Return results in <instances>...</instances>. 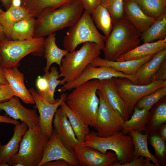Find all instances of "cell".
<instances>
[{"label":"cell","instance_id":"1","mask_svg":"<svg viewBox=\"0 0 166 166\" xmlns=\"http://www.w3.org/2000/svg\"><path fill=\"white\" fill-rule=\"evenodd\" d=\"M84 9L80 0L43 13L36 18L33 38L44 37L74 24Z\"/></svg>","mask_w":166,"mask_h":166},{"label":"cell","instance_id":"2","mask_svg":"<svg viewBox=\"0 0 166 166\" xmlns=\"http://www.w3.org/2000/svg\"><path fill=\"white\" fill-rule=\"evenodd\" d=\"M99 80L86 82L73 89L67 96L65 103L81 119L89 126H95L99 104L97 93Z\"/></svg>","mask_w":166,"mask_h":166},{"label":"cell","instance_id":"3","mask_svg":"<svg viewBox=\"0 0 166 166\" xmlns=\"http://www.w3.org/2000/svg\"><path fill=\"white\" fill-rule=\"evenodd\" d=\"M141 33L125 17L113 25L109 35L105 37L103 50L104 58L112 61L117 59L140 45Z\"/></svg>","mask_w":166,"mask_h":166},{"label":"cell","instance_id":"4","mask_svg":"<svg viewBox=\"0 0 166 166\" xmlns=\"http://www.w3.org/2000/svg\"><path fill=\"white\" fill-rule=\"evenodd\" d=\"M102 48L96 43H83L77 51L69 52L63 58L60 67L59 77H63L60 84L71 82L77 78L94 58L99 56Z\"/></svg>","mask_w":166,"mask_h":166},{"label":"cell","instance_id":"5","mask_svg":"<svg viewBox=\"0 0 166 166\" xmlns=\"http://www.w3.org/2000/svg\"><path fill=\"white\" fill-rule=\"evenodd\" d=\"M81 146L91 147L104 154L108 150L112 151L116 154L118 162L120 164L128 163L133 159L134 147L132 137L121 132L101 137L92 130L86 136Z\"/></svg>","mask_w":166,"mask_h":166},{"label":"cell","instance_id":"6","mask_svg":"<svg viewBox=\"0 0 166 166\" xmlns=\"http://www.w3.org/2000/svg\"><path fill=\"white\" fill-rule=\"evenodd\" d=\"M49 139L38 124L28 128L23 136L18 153L9 161V166H38L44 147Z\"/></svg>","mask_w":166,"mask_h":166},{"label":"cell","instance_id":"7","mask_svg":"<svg viewBox=\"0 0 166 166\" xmlns=\"http://www.w3.org/2000/svg\"><path fill=\"white\" fill-rule=\"evenodd\" d=\"M45 38H33L24 40H13L6 38L0 42L1 65L3 68L18 67L20 60L32 53L42 56L44 53Z\"/></svg>","mask_w":166,"mask_h":166},{"label":"cell","instance_id":"8","mask_svg":"<svg viewBox=\"0 0 166 166\" xmlns=\"http://www.w3.org/2000/svg\"><path fill=\"white\" fill-rule=\"evenodd\" d=\"M105 38L98 30L91 14L84 10L79 18L69 27L64 37L63 45L65 49L72 52L75 50L80 44L90 42L98 45L102 51Z\"/></svg>","mask_w":166,"mask_h":166},{"label":"cell","instance_id":"9","mask_svg":"<svg viewBox=\"0 0 166 166\" xmlns=\"http://www.w3.org/2000/svg\"><path fill=\"white\" fill-rule=\"evenodd\" d=\"M113 79L129 116L133 113L134 107L140 98L159 88L166 86V80L153 82L145 85H138L133 83L126 78L114 77Z\"/></svg>","mask_w":166,"mask_h":166},{"label":"cell","instance_id":"10","mask_svg":"<svg viewBox=\"0 0 166 166\" xmlns=\"http://www.w3.org/2000/svg\"><path fill=\"white\" fill-rule=\"evenodd\" d=\"M97 93L99 104L93 128L97 135L106 137L122 131L124 121L120 114L112 107L102 93L97 90Z\"/></svg>","mask_w":166,"mask_h":166},{"label":"cell","instance_id":"11","mask_svg":"<svg viewBox=\"0 0 166 166\" xmlns=\"http://www.w3.org/2000/svg\"><path fill=\"white\" fill-rule=\"evenodd\" d=\"M114 77L128 78L136 84V80L134 75H127L117 71L109 67H95L90 64L88 65L80 75L73 81L66 83L58 90L62 93L71 91L76 87L89 81L97 79L101 81Z\"/></svg>","mask_w":166,"mask_h":166},{"label":"cell","instance_id":"12","mask_svg":"<svg viewBox=\"0 0 166 166\" xmlns=\"http://www.w3.org/2000/svg\"><path fill=\"white\" fill-rule=\"evenodd\" d=\"M29 90L34 99L36 104L35 106L39 113L38 125L42 132L49 139L53 132V121L54 115L58 107L63 103L65 102L67 93H61L58 101L52 104L42 97L34 88H31Z\"/></svg>","mask_w":166,"mask_h":166},{"label":"cell","instance_id":"13","mask_svg":"<svg viewBox=\"0 0 166 166\" xmlns=\"http://www.w3.org/2000/svg\"><path fill=\"white\" fill-rule=\"evenodd\" d=\"M58 160H65L70 166H80L73 152L64 145L53 129L51 137L44 147L42 158L38 166H42L46 162Z\"/></svg>","mask_w":166,"mask_h":166},{"label":"cell","instance_id":"14","mask_svg":"<svg viewBox=\"0 0 166 166\" xmlns=\"http://www.w3.org/2000/svg\"><path fill=\"white\" fill-rule=\"evenodd\" d=\"M36 107L33 109L27 108L20 102L19 98L14 96L9 100L0 103V111H4L12 118L25 123L28 128H33L38 124L39 118Z\"/></svg>","mask_w":166,"mask_h":166},{"label":"cell","instance_id":"15","mask_svg":"<svg viewBox=\"0 0 166 166\" xmlns=\"http://www.w3.org/2000/svg\"><path fill=\"white\" fill-rule=\"evenodd\" d=\"M80 165L82 166H112L118 162L117 156L113 151L104 154L88 146H81L73 151Z\"/></svg>","mask_w":166,"mask_h":166},{"label":"cell","instance_id":"16","mask_svg":"<svg viewBox=\"0 0 166 166\" xmlns=\"http://www.w3.org/2000/svg\"><path fill=\"white\" fill-rule=\"evenodd\" d=\"M53 123V129L68 149L73 152L79 147L77 139L68 117L60 107L54 115Z\"/></svg>","mask_w":166,"mask_h":166},{"label":"cell","instance_id":"17","mask_svg":"<svg viewBox=\"0 0 166 166\" xmlns=\"http://www.w3.org/2000/svg\"><path fill=\"white\" fill-rule=\"evenodd\" d=\"M4 70L6 79L14 96L21 99L25 104H35L31 94L25 86L24 75L18 67L4 68Z\"/></svg>","mask_w":166,"mask_h":166},{"label":"cell","instance_id":"18","mask_svg":"<svg viewBox=\"0 0 166 166\" xmlns=\"http://www.w3.org/2000/svg\"><path fill=\"white\" fill-rule=\"evenodd\" d=\"M123 8L125 17L140 33L147 30L155 20L146 14L135 0H124Z\"/></svg>","mask_w":166,"mask_h":166},{"label":"cell","instance_id":"19","mask_svg":"<svg viewBox=\"0 0 166 166\" xmlns=\"http://www.w3.org/2000/svg\"><path fill=\"white\" fill-rule=\"evenodd\" d=\"M154 55H150L137 60L121 61L108 60L99 56L93 60L90 64L95 67H110L125 75L132 76L135 74L143 64L151 59Z\"/></svg>","mask_w":166,"mask_h":166},{"label":"cell","instance_id":"20","mask_svg":"<svg viewBox=\"0 0 166 166\" xmlns=\"http://www.w3.org/2000/svg\"><path fill=\"white\" fill-rule=\"evenodd\" d=\"M28 128L23 122L15 125L12 136L7 144L0 148V166H9L8 162L18 153L22 138Z\"/></svg>","mask_w":166,"mask_h":166},{"label":"cell","instance_id":"21","mask_svg":"<svg viewBox=\"0 0 166 166\" xmlns=\"http://www.w3.org/2000/svg\"><path fill=\"white\" fill-rule=\"evenodd\" d=\"M98 90L105 95L110 105L118 112L124 121L129 119L124 103L117 91L113 78L99 81Z\"/></svg>","mask_w":166,"mask_h":166},{"label":"cell","instance_id":"22","mask_svg":"<svg viewBox=\"0 0 166 166\" xmlns=\"http://www.w3.org/2000/svg\"><path fill=\"white\" fill-rule=\"evenodd\" d=\"M166 59V49L155 54L143 64L134 75L136 80V84L145 85L151 83V77Z\"/></svg>","mask_w":166,"mask_h":166},{"label":"cell","instance_id":"23","mask_svg":"<svg viewBox=\"0 0 166 166\" xmlns=\"http://www.w3.org/2000/svg\"><path fill=\"white\" fill-rule=\"evenodd\" d=\"M166 49V38L156 42H145L121 56L116 61L139 59Z\"/></svg>","mask_w":166,"mask_h":166},{"label":"cell","instance_id":"24","mask_svg":"<svg viewBox=\"0 0 166 166\" xmlns=\"http://www.w3.org/2000/svg\"><path fill=\"white\" fill-rule=\"evenodd\" d=\"M75 0H22L21 6L35 18L43 13L57 9Z\"/></svg>","mask_w":166,"mask_h":166},{"label":"cell","instance_id":"25","mask_svg":"<svg viewBox=\"0 0 166 166\" xmlns=\"http://www.w3.org/2000/svg\"><path fill=\"white\" fill-rule=\"evenodd\" d=\"M32 17L23 7L12 6L5 11L0 13V23L2 25L6 38L11 39L12 28L17 22L25 18Z\"/></svg>","mask_w":166,"mask_h":166},{"label":"cell","instance_id":"26","mask_svg":"<svg viewBox=\"0 0 166 166\" xmlns=\"http://www.w3.org/2000/svg\"><path fill=\"white\" fill-rule=\"evenodd\" d=\"M55 33L50 34L45 39L44 44V57L46 60V64L44 72L49 71L52 65L56 63L60 67L63 58L69 51L66 49L59 48L56 42Z\"/></svg>","mask_w":166,"mask_h":166},{"label":"cell","instance_id":"27","mask_svg":"<svg viewBox=\"0 0 166 166\" xmlns=\"http://www.w3.org/2000/svg\"><path fill=\"white\" fill-rule=\"evenodd\" d=\"M130 135L133 144V159L142 156L152 162L156 166H159L158 159L149 152L148 145L149 132L145 134L134 131H131Z\"/></svg>","mask_w":166,"mask_h":166},{"label":"cell","instance_id":"28","mask_svg":"<svg viewBox=\"0 0 166 166\" xmlns=\"http://www.w3.org/2000/svg\"><path fill=\"white\" fill-rule=\"evenodd\" d=\"M60 107L67 116L77 139L79 147H81L86 136L90 132L89 125L72 110L65 102L63 103Z\"/></svg>","mask_w":166,"mask_h":166},{"label":"cell","instance_id":"29","mask_svg":"<svg viewBox=\"0 0 166 166\" xmlns=\"http://www.w3.org/2000/svg\"><path fill=\"white\" fill-rule=\"evenodd\" d=\"M166 36V11L147 30L141 33L140 39L144 43L163 39Z\"/></svg>","mask_w":166,"mask_h":166},{"label":"cell","instance_id":"30","mask_svg":"<svg viewBox=\"0 0 166 166\" xmlns=\"http://www.w3.org/2000/svg\"><path fill=\"white\" fill-rule=\"evenodd\" d=\"M149 111L145 109H140L135 107L130 118L124 121L123 133L126 134L131 131L141 133L148 123Z\"/></svg>","mask_w":166,"mask_h":166},{"label":"cell","instance_id":"31","mask_svg":"<svg viewBox=\"0 0 166 166\" xmlns=\"http://www.w3.org/2000/svg\"><path fill=\"white\" fill-rule=\"evenodd\" d=\"M36 18L30 17L23 19L13 26L11 33V39L24 40L33 38Z\"/></svg>","mask_w":166,"mask_h":166},{"label":"cell","instance_id":"32","mask_svg":"<svg viewBox=\"0 0 166 166\" xmlns=\"http://www.w3.org/2000/svg\"><path fill=\"white\" fill-rule=\"evenodd\" d=\"M91 15L97 28L102 32L105 37H108L113 26L112 18L108 11L100 4L93 10Z\"/></svg>","mask_w":166,"mask_h":166},{"label":"cell","instance_id":"33","mask_svg":"<svg viewBox=\"0 0 166 166\" xmlns=\"http://www.w3.org/2000/svg\"><path fill=\"white\" fill-rule=\"evenodd\" d=\"M50 68V71L45 72V74L43 75L47 81V89L45 92L39 94L49 102L53 104L57 102L59 99V98L55 99L54 94L56 87L60 85L61 80H59V73L57 67L53 66Z\"/></svg>","mask_w":166,"mask_h":166},{"label":"cell","instance_id":"34","mask_svg":"<svg viewBox=\"0 0 166 166\" xmlns=\"http://www.w3.org/2000/svg\"><path fill=\"white\" fill-rule=\"evenodd\" d=\"M147 15L156 19L166 11V1L164 0H135Z\"/></svg>","mask_w":166,"mask_h":166},{"label":"cell","instance_id":"35","mask_svg":"<svg viewBox=\"0 0 166 166\" xmlns=\"http://www.w3.org/2000/svg\"><path fill=\"white\" fill-rule=\"evenodd\" d=\"M124 0H100V4L109 13L113 25L125 18L123 5Z\"/></svg>","mask_w":166,"mask_h":166},{"label":"cell","instance_id":"36","mask_svg":"<svg viewBox=\"0 0 166 166\" xmlns=\"http://www.w3.org/2000/svg\"><path fill=\"white\" fill-rule=\"evenodd\" d=\"M166 95V86L159 88L140 98L135 107L139 109H145L149 111L153 105Z\"/></svg>","mask_w":166,"mask_h":166},{"label":"cell","instance_id":"37","mask_svg":"<svg viewBox=\"0 0 166 166\" xmlns=\"http://www.w3.org/2000/svg\"><path fill=\"white\" fill-rule=\"evenodd\" d=\"M166 121V103L164 102L156 109L152 117L151 126L155 128L163 124Z\"/></svg>","mask_w":166,"mask_h":166},{"label":"cell","instance_id":"38","mask_svg":"<svg viewBox=\"0 0 166 166\" xmlns=\"http://www.w3.org/2000/svg\"><path fill=\"white\" fill-rule=\"evenodd\" d=\"M150 143V144L153 148L157 156L163 160L166 152L165 141L160 136L154 135L151 137Z\"/></svg>","mask_w":166,"mask_h":166},{"label":"cell","instance_id":"39","mask_svg":"<svg viewBox=\"0 0 166 166\" xmlns=\"http://www.w3.org/2000/svg\"><path fill=\"white\" fill-rule=\"evenodd\" d=\"M112 166H156L154 164H152L150 161L142 156L133 159L131 161L123 164L118 162L113 164Z\"/></svg>","mask_w":166,"mask_h":166},{"label":"cell","instance_id":"40","mask_svg":"<svg viewBox=\"0 0 166 166\" xmlns=\"http://www.w3.org/2000/svg\"><path fill=\"white\" fill-rule=\"evenodd\" d=\"M166 79V59L162 63L160 67L151 77L150 81H164Z\"/></svg>","mask_w":166,"mask_h":166},{"label":"cell","instance_id":"41","mask_svg":"<svg viewBox=\"0 0 166 166\" xmlns=\"http://www.w3.org/2000/svg\"><path fill=\"white\" fill-rule=\"evenodd\" d=\"M14 96L9 84H3L0 87V103L9 100Z\"/></svg>","mask_w":166,"mask_h":166},{"label":"cell","instance_id":"42","mask_svg":"<svg viewBox=\"0 0 166 166\" xmlns=\"http://www.w3.org/2000/svg\"><path fill=\"white\" fill-rule=\"evenodd\" d=\"M83 6L84 10L88 12L90 14L93 10L100 4V0H80Z\"/></svg>","mask_w":166,"mask_h":166},{"label":"cell","instance_id":"43","mask_svg":"<svg viewBox=\"0 0 166 166\" xmlns=\"http://www.w3.org/2000/svg\"><path fill=\"white\" fill-rule=\"evenodd\" d=\"M37 92L40 94L45 92L47 89L48 82L46 78L43 76H38L36 82Z\"/></svg>","mask_w":166,"mask_h":166},{"label":"cell","instance_id":"44","mask_svg":"<svg viewBox=\"0 0 166 166\" xmlns=\"http://www.w3.org/2000/svg\"><path fill=\"white\" fill-rule=\"evenodd\" d=\"M2 123L10 124L16 125L20 124V122L18 120L12 118L6 114L5 115H0V124Z\"/></svg>","mask_w":166,"mask_h":166},{"label":"cell","instance_id":"45","mask_svg":"<svg viewBox=\"0 0 166 166\" xmlns=\"http://www.w3.org/2000/svg\"><path fill=\"white\" fill-rule=\"evenodd\" d=\"M69 164L64 160H58L46 162L42 166H69Z\"/></svg>","mask_w":166,"mask_h":166},{"label":"cell","instance_id":"46","mask_svg":"<svg viewBox=\"0 0 166 166\" xmlns=\"http://www.w3.org/2000/svg\"><path fill=\"white\" fill-rule=\"evenodd\" d=\"M0 83L2 84H8V82L6 80L4 74V68L2 66L0 62Z\"/></svg>","mask_w":166,"mask_h":166},{"label":"cell","instance_id":"47","mask_svg":"<svg viewBox=\"0 0 166 166\" xmlns=\"http://www.w3.org/2000/svg\"><path fill=\"white\" fill-rule=\"evenodd\" d=\"M12 0H0L2 5L6 10H7L11 6Z\"/></svg>","mask_w":166,"mask_h":166},{"label":"cell","instance_id":"48","mask_svg":"<svg viewBox=\"0 0 166 166\" xmlns=\"http://www.w3.org/2000/svg\"><path fill=\"white\" fill-rule=\"evenodd\" d=\"M160 136L164 141L166 140V125L165 124L162 128L160 131Z\"/></svg>","mask_w":166,"mask_h":166},{"label":"cell","instance_id":"49","mask_svg":"<svg viewBox=\"0 0 166 166\" xmlns=\"http://www.w3.org/2000/svg\"><path fill=\"white\" fill-rule=\"evenodd\" d=\"M22 0H12L11 6L15 7L21 6Z\"/></svg>","mask_w":166,"mask_h":166},{"label":"cell","instance_id":"50","mask_svg":"<svg viewBox=\"0 0 166 166\" xmlns=\"http://www.w3.org/2000/svg\"><path fill=\"white\" fill-rule=\"evenodd\" d=\"M6 38L2 27L0 23V42Z\"/></svg>","mask_w":166,"mask_h":166},{"label":"cell","instance_id":"51","mask_svg":"<svg viewBox=\"0 0 166 166\" xmlns=\"http://www.w3.org/2000/svg\"><path fill=\"white\" fill-rule=\"evenodd\" d=\"M1 56L0 55V62H1Z\"/></svg>","mask_w":166,"mask_h":166},{"label":"cell","instance_id":"52","mask_svg":"<svg viewBox=\"0 0 166 166\" xmlns=\"http://www.w3.org/2000/svg\"><path fill=\"white\" fill-rule=\"evenodd\" d=\"M1 145H2L1 143V141H0V148L1 146Z\"/></svg>","mask_w":166,"mask_h":166},{"label":"cell","instance_id":"53","mask_svg":"<svg viewBox=\"0 0 166 166\" xmlns=\"http://www.w3.org/2000/svg\"><path fill=\"white\" fill-rule=\"evenodd\" d=\"M2 85H3V84L0 83V87Z\"/></svg>","mask_w":166,"mask_h":166},{"label":"cell","instance_id":"54","mask_svg":"<svg viewBox=\"0 0 166 166\" xmlns=\"http://www.w3.org/2000/svg\"><path fill=\"white\" fill-rule=\"evenodd\" d=\"M164 0V1H166V0Z\"/></svg>","mask_w":166,"mask_h":166}]
</instances>
